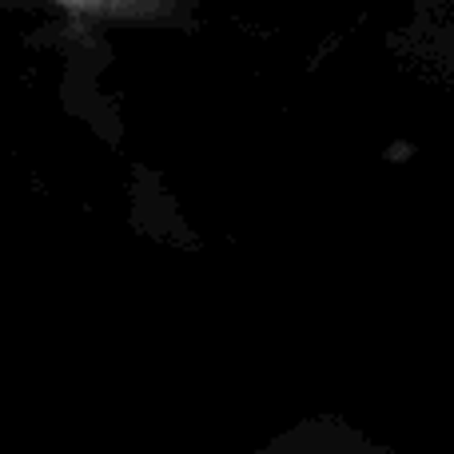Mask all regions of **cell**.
<instances>
[{
  "mask_svg": "<svg viewBox=\"0 0 454 454\" xmlns=\"http://www.w3.org/2000/svg\"><path fill=\"white\" fill-rule=\"evenodd\" d=\"M80 16H100V20H148L164 12V0H52Z\"/></svg>",
  "mask_w": 454,
  "mask_h": 454,
  "instance_id": "cell-1",
  "label": "cell"
}]
</instances>
